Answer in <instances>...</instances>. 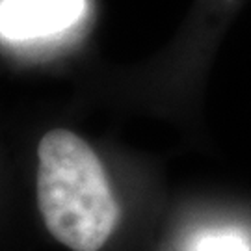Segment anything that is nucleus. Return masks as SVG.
I'll use <instances>...</instances> for the list:
<instances>
[{"label":"nucleus","mask_w":251,"mask_h":251,"mask_svg":"<svg viewBox=\"0 0 251 251\" xmlns=\"http://www.w3.org/2000/svg\"><path fill=\"white\" fill-rule=\"evenodd\" d=\"M86 0H0V36L30 41L60 34L78 23Z\"/></svg>","instance_id":"nucleus-2"},{"label":"nucleus","mask_w":251,"mask_h":251,"mask_svg":"<svg viewBox=\"0 0 251 251\" xmlns=\"http://www.w3.org/2000/svg\"><path fill=\"white\" fill-rule=\"evenodd\" d=\"M192 251H251V240L234 227H216L199 234Z\"/></svg>","instance_id":"nucleus-3"},{"label":"nucleus","mask_w":251,"mask_h":251,"mask_svg":"<svg viewBox=\"0 0 251 251\" xmlns=\"http://www.w3.org/2000/svg\"><path fill=\"white\" fill-rule=\"evenodd\" d=\"M37 203L49 233L73 251H99L119 220L106 171L71 130L47 132L37 147Z\"/></svg>","instance_id":"nucleus-1"}]
</instances>
